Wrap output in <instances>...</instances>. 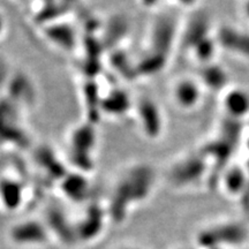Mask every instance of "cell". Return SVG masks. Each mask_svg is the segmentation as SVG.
<instances>
[{
	"label": "cell",
	"instance_id": "12",
	"mask_svg": "<svg viewBox=\"0 0 249 249\" xmlns=\"http://www.w3.org/2000/svg\"><path fill=\"white\" fill-rule=\"evenodd\" d=\"M60 187L64 195L71 200L82 201L89 195V182L85 174H66L61 179Z\"/></svg>",
	"mask_w": 249,
	"mask_h": 249
},
{
	"label": "cell",
	"instance_id": "16",
	"mask_svg": "<svg viewBox=\"0 0 249 249\" xmlns=\"http://www.w3.org/2000/svg\"><path fill=\"white\" fill-rule=\"evenodd\" d=\"M82 222L83 223L77 227V234L83 236L85 239L95 236L102 227V211L99 210L98 207L92 205L88 211L86 219Z\"/></svg>",
	"mask_w": 249,
	"mask_h": 249
},
{
	"label": "cell",
	"instance_id": "7",
	"mask_svg": "<svg viewBox=\"0 0 249 249\" xmlns=\"http://www.w3.org/2000/svg\"><path fill=\"white\" fill-rule=\"evenodd\" d=\"M211 35L213 34L209 17L205 13H195L185 24L182 34V42L185 45L183 48L191 52L194 46Z\"/></svg>",
	"mask_w": 249,
	"mask_h": 249
},
{
	"label": "cell",
	"instance_id": "2",
	"mask_svg": "<svg viewBox=\"0 0 249 249\" xmlns=\"http://www.w3.org/2000/svg\"><path fill=\"white\" fill-rule=\"evenodd\" d=\"M208 158L203 151L193 152L179 158L171 165L169 180L173 187L186 188L195 186L208 172Z\"/></svg>",
	"mask_w": 249,
	"mask_h": 249
},
{
	"label": "cell",
	"instance_id": "14",
	"mask_svg": "<svg viewBox=\"0 0 249 249\" xmlns=\"http://www.w3.org/2000/svg\"><path fill=\"white\" fill-rule=\"evenodd\" d=\"M48 224L50 229L58 233L60 238L66 242H73V238H75V231L71 229L70 224L67 223L66 218L60 210L52 208L48 213Z\"/></svg>",
	"mask_w": 249,
	"mask_h": 249
},
{
	"label": "cell",
	"instance_id": "10",
	"mask_svg": "<svg viewBox=\"0 0 249 249\" xmlns=\"http://www.w3.org/2000/svg\"><path fill=\"white\" fill-rule=\"evenodd\" d=\"M223 107L231 118H242L249 113V95L241 89H231L223 96Z\"/></svg>",
	"mask_w": 249,
	"mask_h": 249
},
{
	"label": "cell",
	"instance_id": "9",
	"mask_svg": "<svg viewBox=\"0 0 249 249\" xmlns=\"http://www.w3.org/2000/svg\"><path fill=\"white\" fill-rule=\"evenodd\" d=\"M197 79L200 80L204 89L211 91H222L227 82V74L223 67L218 66L213 61L202 65Z\"/></svg>",
	"mask_w": 249,
	"mask_h": 249
},
{
	"label": "cell",
	"instance_id": "13",
	"mask_svg": "<svg viewBox=\"0 0 249 249\" xmlns=\"http://www.w3.org/2000/svg\"><path fill=\"white\" fill-rule=\"evenodd\" d=\"M129 96L124 90H112L107 97L102 98L101 110L110 116H123L133 107Z\"/></svg>",
	"mask_w": 249,
	"mask_h": 249
},
{
	"label": "cell",
	"instance_id": "4",
	"mask_svg": "<svg viewBox=\"0 0 249 249\" xmlns=\"http://www.w3.org/2000/svg\"><path fill=\"white\" fill-rule=\"evenodd\" d=\"M204 88L197 77L183 76L173 83L171 96L173 103L183 111H192L203 99Z\"/></svg>",
	"mask_w": 249,
	"mask_h": 249
},
{
	"label": "cell",
	"instance_id": "11",
	"mask_svg": "<svg viewBox=\"0 0 249 249\" xmlns=\"http://www.w3.org/2000/svg\"><path fill=\"white\" fill-rule=\"evenodd\" d=\"M23 183L13 177H2L1 200L7 210H15L22 204Z\"/></svg>",
	"mask_w": 249,
	"mask_h": 249
},
{
	"label": "cell",
	"instance_id": "3",
	"mask_svg": "<svg viewBox=\"0 0 249 249\" xmlns=\"http://www.w3.org/2000/svg\"><path fill=\"white\" fill-rule=\"evenodd\" d=\"M96 134L93 127L85 124L71 132L70 138L71 157L80 170L87 171V166L92 165L91 152L95 149Z\"/></svg>",
	"mask_w": 249,
	"mask_h": 249
},
{
	"label": "cell",
	"instance_id": "1",
	"mask_svg": "<svg viewBox=\"0 0 249 249\" xmlns=\"http://www.w3.org/2000/svg\"><path fill=\"white\" fill-rule=\"evenodd\" d=\"M155 182V171L149 165H132L124 170L114 187L111 203L112 216L121 219L128 205L144 201L150 195Z\"/></svg>",
	"mask_w": 249,
	"mask_h": 249
},
{
	"label": "cell",
	"instance_id": "8",
	"mask_svg": "<svg viewBox=\"0 0 249 249\" xmlns=\"http://www.w3.org/2000/svg\"><path fill=\"white\" fill-rule=\"evenodd\" d=\"M12 240L20 245L42 244L48 240V231L36 220H27L11 230Z\"/></svg>",
	"mask_w": 249,
	"mask_h": 249
},
{
	"label": "cell",
	"instance_id": "6",
	"mask_svg": "<svg viewBox=\"0 0 249 249\" xmlns=\"http://www.w3.org/2000/svg\"><path fill=\"white\" fill-rule=\"evenodd\" d=\"M43 34L50 43L62 51L71 52L75 50L79 36L75 27L70 22H52L43 28Z\"/></svg>",
	"mask_w": 249,
	"mask_h": 249
},
{
	"label": "cell",
	"instance_id": "5",
	"mask_svg": "<svg viewBox=\"0 0 249 249\" xmlns=\"http://www.w3.org/2000/svg\"><path fill=\"white\" fill-rule=\"evenodd\" d=\"M138 116L141 130L147 138L156 140L163 133L164 121L161 110L155 101L149 97H143L134 107Z\"/></svg>",
	"mask_w": 249,
	"mask_h": 249
},
{
	"label": "cell",
	"instance_id": "15",
	"mask_svg": "<svg viewBox=\"0 0 249 249\" xmlns=\"http://www.w3.org/2000/svg\"><path fill=\"white\" fill-rule=\"evenodd\" d=\"M218 46L219 45H218L216 36L213 34V35L207 37V38L198 43L197 45L194 46L191 53H193V57H194L195 60L202 66V65L213 62L214 54H216Z\"/></svg>",
	"mask_w": 249,
	"mask_h": 249
},
{
	"label": "cell",
	"instance_id": "17",
	"mask_svg": "<svg viewBox=\"0 0 249 249\" xmlns=\"http://www.w3.org/2000/svg\"><path fill=\"white\" fill-rule=\"evenodd\" d=\"M241 174H239L235 171H231L230 173H227L224 178V183H225L226 189L230 193H234L240 188V183H241Z\"/></svg>",
	"mask_w": 249,
	"mask_h": 249
},
{
	"label": "cell",
	"instance_id": "18",
	"mask_svg": "<svg viewBox=\"0 0 249 249\" xmlns=\"http://www.w3.org/2000/svg\"><path fill=\"white\" fill-rule=\"evenodd\" d=\"M46 1H48V0H46Z\"/></svg>",
	"mask_w": 249,
	"mask_h": 249
}]
</instances>
